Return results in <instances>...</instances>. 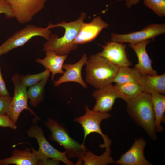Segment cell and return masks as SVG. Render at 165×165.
<instances>
[{
	"instance_id": "cell-1",
	"label": "cell",
	"mask_w": 165,
	"mask_h": 165,
	"mask_svg": "<svg viewBox=\"0 0 165 165\" xmlns=\"http://www.w3.org/2000/svg\"><path fill=\"white\" fill-rule=\"evenodd\" d=\"M86 17V14L82 12L80 16L74 21L67 22L63 21L56 24L49 23L47 27L49 29L61 27L64 29L65 32L61 37L56 34H51L49 39L44 44L43 50H51L59 55H68L72 51L76 50L78 45L74 43V40Z\"/></svg>"
},
{
	"instance_id": "cell-2",
	"label": "cell",
	"mask_w": 165,
	"mask_h": 165,
	"mask_svg": "<svg viewBox=\"0 0 165 165\" xmlns=\"http://www.w3.org/2000/svg\"><path fill=\"white\" fill-rule=\"evenodd\" d=\"M127 103L130 117L154 140L157 139L154 113L150 94L143 92Z\"/></svg>"
},
{
	"instance_id": "cell-3",
	"label": "cell",
	"mask_w": 165,
	"mask_h": 165,
	"mask_svg": "<svg viewBox=\"0 0 165 165\" xmlns=\"http://www.w3.org/2000/svg\"><path fill=\"white\" fill-rule=\"evenodd\" d=\"M85 65L86 81L96 89L112 83L119 68L98 53L90 56Z\"/></svg>"
},
{
	"instance_id": "cell-4",
	"label": "cell",
	"mask_w": 165,
	"mask_h": 165,
	"mask_svg": "<svg viewBox=\"0 0 165 165\" xmlns=\"http://www.w3.org/2000/svg\"><path fill=\"white\" fill-rule=\"evenodd\" d=\"M44 123L51 132L50 140L63 147L68 158H78L76 165L83 164L82 158L87 149L85 144L79 143L72 138L67 128L57 121L49 118Z\"/></svg>"
},
{
	"instance_id": "cell-5",
	"label": "cell",
	"mask_w": 165,
	"mask_h": 165,
	"mask_svg": "<svg viewBox=\"0 0 165 165\" xmlns=\"http://www.w3.org/2000/svg\"><path fill=\"white\" fill-rule=\"evenodd\" d=\"M27 133L31 138H35L39 145L38 151L31 147V150L35 153L39 160H43L48 158H52L59 160L66 165H73L74 163L70 160L65 152H62L52 146L45 138L43 130L36 123L32 122Z\"/></svg>"
},
{
	"instance_id": "cell-6",
	"label": "cell",
	"mask_w": 165,
	"mask_h": 165,
	"mask_svg": "<svg viewBox=\"0 0 165 165\" xmlns=\"http://www.w3.org/2000/svg\"><path fill=\"white\" fill-rule=\"evenodd\" d=\"M51 34L50 29L47 27L27 25L9 37L0 46L2 54H6L14 49L24 46L35 37H41L47 41Z\"/></svg>"
},
{
	"instance_id": "cell-7",
	"label": "cell",
	"mask_w": 165,
	"mask_h": 165,
	"mask_svg": "<svg viewBox=\"0 0 165 165\" xmlns=\"http://www.w3.org/2000/svg\"><path fill=\"white\" fill-rule=\"evenodd\" d=\"M11 79L14 86V94L6 115L12 123L16 125L20 113L24 110H27L35 116L32 122L37 123L41 118L37 117L28 106L27 87L22 83L19 74H14Z\"/></svg>"
},
{
	"instance_id": "cell-8",
	"label": "cell",
	"mask_w": 165,
	"mask_h": 165,
	"mask_svg": "<svg viewBox=\"0 0 165 165\" xmlns=\"http://www.w3.org/2000/svg\"><path fill=\"white\" fill-rule=\"evenodd\" d=\"M86 112L82 116L75 118L74 121L79 123L82 127L84 133L83 144H85L86 138L92 133L98 134L102 138L104 143L100 145V147L103 148L111 146V141L108 136L104 134L101 130L100 124L103 120L108 119L111 116L108 112H95L85 106Z\"/></svg>"
},
{
	"instance_id": "cell-9",
	"label": "cell",
	"mask_w": 165,
	"mask_h": 165,
	"mask_svg": "<svg viewBox=\"0 0 165 165\" xmlns=\"http://www.w3.org/2000/svg\"><path fill=\"white\" fill-rule=\"evenodd\" d=\"M165 33L164 23L152 24L139 31L124 34L112 33L111 40L123 43L134 44L154 38Z\"/></svg>"
},
{
	"instance_id": "cell-10",
	"label": "cell",
	"mask_w": 165,
	"mask_h": 165,
	"mask_svg": "<svg viewBox=\"0 0 165 165\" xmlns=\"http://www.w3.org/2000/svg\"><path fill=\"white\" fill-rule=\"evenodd\" d=\"M92 96L95 104L92 110L95 112H108L112 110L116 100L121 98L127 103L129 100L115 85L111 83L94 91Z\"/></svg>"
},
{
	"instance_id": "cell-11",
	"label": "cell",
	"mask_w": 165,
	"mask_h": 165,
	"mask_svg": "<svg viewBox=\"0 0 165 165\" xmlns=\"http://www.w3.org/2000/svg\"><path fill=\"white\" fill-rule=\"evenodd\" d=\"M9 4L14 18L20 24L31 21L44 8L46 0H6Z\"/></svg>"
},
{
	"instance_id": "cell-12",
	"label": "cell",
	"mask_w": 165,
	"mask_h": 165,
	"mask_svg": "<svg viewBox=\"0 0 165 165\" xmlns=\"http://www.w3.org/2000/svg\"><path fill=\"white\" fill-rule=\"evenodd\" d=\"M126 47L123 43L111 41L104 45L102 51L98 54L119 68L130 67L131 63L127 55Z\"/></svg>"
},
{
	"instance_id": "cell-13",
	"label": "cell",
	"mask_w": 165,
	"mask_h": 165,
	"mask_svg": "<svg viewBox=\"0 0 165 165\" xmlns=\"http://www.w3.org/2000/svg\"><path fill=\"white\" fill-rule=\"evenodd\" d=\"M146 142L142 138L135 139L131 147L114 163L121 165H151L145 158L144 149Z\"/></svg>"
},
{
	"instance_id": "cell-14",
	"label": "cell",
	"mask_w": 165,
	"mask_h": 165,
	"mask_svg": "<svg viewBox=\"0 0 165 165\" xmlns=\"http://www.w3.org/2000/svg\"><path fill=\"white\" fill-rule=\"evenodd\" d=\"M108 25L100 16L94 18L89 23L83 22L74 40V43L78 45L92 42L103 29L108 28Z\"/></svg>"
},
{
	"instance_id": "cell-15",
	"label": "cell",
	"mask_w": 165,
	"mask_h": 165,
	"mask_svg": "<svg viewBox=\"0 0 165 165\" xmlns=\"http://www.w3.org/2000/svg\"><path fill=\"white\" fill-rule=\"evenodd\" d=\"M88 59L86 54L84 53L77 62L73 64H64L63 68L65 71L58 80L53 81L54 86L57 87L68 82H74L79 83L84 88H87V85L82 79L81 71Z\"/></svg>"
},
{
	"instance_id": "cell-16",
	"label": "cell",
	"mask_w": 165,
	"mask_h": 165,
	"mask_svg": "<svg viewBox=\"0 0 165 165\" xmlns=\"http://www.w3.org/2000/svg\"><path fill=\"white\" fill-rule=\"evenodd\" d=\"M151 42L148 40L134 44H129V46L136 53L138 58V63L134 68L137 69L141 75H157V71L152 65L153 61L148 54L146 48L147 45Z\"/></svg>"
},
{
	"instance_id": "cell-17",
	"label": "cell",
	"mask_w": 165,
	"mask_h": 165,
	"mask_svg": "<svg viewBox=\"0 0 165 165\" xmlns=\"http://www.w3.org/2000/svg\"><path fill=\"white\" fill-rule=\"evenodd\" d=\"M45 52L46 57L43 59L38 58L35 60V61L42 64L50 71L52 73V80L53 81L55 75L64 73L63 67L68 55H59L51 50Z\"/></svg>"
},
{
	"instance_id": "cell-18",
	"label": "cell",
	"mask_w": 165,
	"mask_h": 165,
	"mask_svg": "<svg viewBox=\"0 0 165 165\" xmlns=\"http://www.w3.org/2000/svg\"><path fill=\"white\" fill-rule=\"evenodd\" d=\"M39 160L29 147L24 150H14L11 156L0 159V165H38Z\"/></svg>"
},
{
	"instance_id": "cell-19",
	"label": "cell",
	"mask_w": 165,
	"mask_h": 165,
	"mask_svg": "<svg viewBox=\"0 0 165 165\" xmlns=\"http://www.w3.org/2000/svg\"><path fill=\"white\" fill-rule=\"evenodd\" d=\"M140 83L145 92L149 93L153 91L165 94V73L160 75H142Z\"/></svg>"
},
{
	"instance_id": "cell-20",
	"label": "cell",
	"mask_w": 165,
	"mask_h": 165,
	"mask_svg": "<svg viewBox=\"0 0 165 165\" xmlns=\"http://www.w3.org/2000/svg\"><path fill=\"white\" fill-rule=\"evenodd\" d=\"M149 94L154 113L156 131L161 132L163 130L161 123L164 120L165 96L164 94L153 91Z\"/></svg>"
},
{
	"instance_id": "cell-21",
	"label": "cell",
	"mask_w": 165,
	"mask_h": 165,
	"mask_svg": "<svg viewBox=\"0 0 165 165\" xmlns=\"http://www.w3.org/2000/svg\"><path fill=\"white\" fill-rule=\"evenodd\" d=\"M105 152L100 156L96 155L88 149L82 158L84 165H106L114 163L111 155L110 146L105 147Z\"/></svg>"
},
{
	"instance_id": "cell-22",
	"label": "cell",
	"mask_w": 165,
	"mask_h": 165,
	"mask_svg": "<svg viewBox=\"0 0 165 165\" xmlns=\"http://www.w3.org/2000/svg\"><path fill=\"white\" fill-rule=\"evenodd\" d=\"M142 75L136 69L130 67H119L113 82L122 84L129 82L140 83Z\"/></svg>"
},
{
	"instance_id": "cell-23",
	"label": "cell",
	"mask_w": 165,
	"mask_h": 165,
	"mask_svg": "<svg viewBox=\"0 0 165 165\" xmlns=\"http://www.w3.org/2000/svg\"><path fill=\"white\" fill-rule=\"evenodd\" d=\"M49 78H46L38 83L29 87L27 91L29 103L31 105L35 107L44 99V88Z\"/></svg>"
},
{
	"instance_id": "cell-24",
	"label": "cell",
	"mask_w": 165,
	"mask_h": 165,
	"mask_svg": "<svg viewBox=\"0 0 165 165\" xmlns=\"http://www.w3.org/2000/svg\"><path fill=\"white\" fill-rule=\"evenodd\" d=\"M115 85L128 99L134 98L144 92L143 88L140 83L129 82Z\"/></svg>"
},
{
	"instance_id": "cell-25",
	"label": "cell",
	"mask_w": 165,
	"mask_h": 165,
	"mask_svg": "<svg viewBox=\"0 0 165 165\" xmlns=\"http://www.w3.org/2000/svg\"><path fill=\"white\" fill-rule=\"evenodd\" d=\"M50 73L48 69L45 68L44 71L37 74H27L25 75H19V76L22 84L28 87L38 83L46 78H49Z\"/></svg>"
},
{
	"instance_id": "cell-26",
	"label": "cell",
	"mask_w": 165,
	"mask_h": 165,
	"mask_svg": "<svg viewBox=\"0 0 165 165\" xmlns=\"http://www.w3.org/2000/svg\"><path fill=\"white\" fill-rule=\"evenodd\" d=\"M146 6L160 17L165 16V0H143Z\"/></svg>"
},
{
	"instance_id": "cell-27",
	"label": "cell",
	"mask_w": 165,
	"mask_h": 165,
	"mask_svg": "<svg viewBox=\"0 0 165 165\" xmlns=\"http://www.w3.org/2000/svg\"><path fill=\"white\" fill-rule=\"evenodd\" d=\"M12 98L10 96H0V116L7 115Z\"/></svg>"
},
{
	"instance_id": "cell-28",
	"label": "cell",
	"mask_w": 165,
	"mask_h": 165,
	"mask_svg": "<svg viewBox=\"0 0 165 165\" xmlns=\"http://www.w3.org/2000/svg\"><path fill=\"white\" fill-rule=\"evenodd\" d=\"M2 14L7 18H14L10 6L6 0H0V15Z\"/></svg>"
},
{
	"instance_id": "cell-29",
	"label": "cell",
	"mask_w": 165,
	"mask_h": 165,
	"mask_svg": "<svg viewBox=\"0 0 165 165\" xmlns=\"http://www.w3.org/2000/svg\"><path fill=\"white\" fill-rule=\"evenodd\" d=\"M0 127H9L16 130L17 126L13 123L7 115L0 116Z\"/></svg>"
},
{
	"instance_id": "cell-30",
	"label": "cell",
	"mask_w": 165,
	"mask_h": 165,
	"mask_svg": "<svg viewBox=\"0 0 165 165\" xmlns=\"http://www.w3.org/2000/svg\"><path fill=\"white\" fill-rule=\"evenodd\" d=\"M10 96L2 76L0 65V96Z\"/></svg>"
},
{
	"instance_id": "cell-31",
	"label": "cell",
	"mask_w": 165,
	"mask_h": 165,
	"mask_svg": "<svg viewBox=\"0 0 165 165\" xmlns=\"http://www.w3.org/2000/svg\"><path fill=\"white\" fill-rule=\"evenodd\" d=\"M60 161L52 158H48L43 160H38V165H59Z\"/></svg>"
},
{
	"instance_id": "cell-32",
	"label": "cell",
	"mask_w": 165,
	"mask_h": 165,
	"mask_svg": "<svg viewBox=\"0 0 165 165\" xmlns=\"http://www.w3.org/2000/svg\"><path fill=\"white\" fill-rule=\"evenodd\" d=\"M126 1L125 5L128 8H130L132 6L138 3L141 0H123Z\"/></svg>"
},
{
	"instance_id": "cell-33",
	"label": "cell",
	"mask_w": 165,
	"mask_h": 165,
	"mask_svg": "<svg viewBox=\"0 0 165 165\" xmlns=\"http://www.w3.org/2000/svg\"><path fill=\"white\" fill-rule=\"evenodd\" d=\"M2 53H1V50H0V56L2 55Z\"/></svg>"
}]
</instances>
